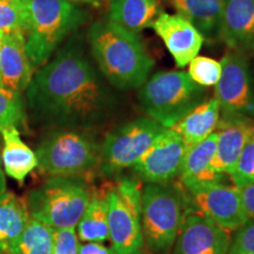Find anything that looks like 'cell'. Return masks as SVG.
Returning a JSON list of instances; mask_svg holds the SVG:
<instances>
[{
  "label": "cell",
  "mask_w": 254,
  "mask_h": 254,
  "mask_svg": "<svg viewBox=\"0 0 254 254\" xmlns=\"http://www.w3.org/2000/svg\"><path fill=\"white\" fill-rule=\"evenodd\" d=\"M205 98V87L195 84L185 71L155 73L138 92L139 103L148 118L165 128H171Z\"/></svg>",
  "instance_id": "cell-4"
},
{
  "label": "cell",
  "mask_w": 254,
  "mask_h": 254,
  "mask_svg": "<svg viewBox=\"0 0 254 254\" xmlns=\"http://www.w3.org/2000/svg\"><path fill=\"white\" fill-rule=\"evenodd\" d=\"M25 9L24 36L32 66L49 62L64 39L85 23L86 12L66 0H20Z\"/></svg>",
  "instance_id": "cell-3"
},
{
  "label": "cell",
  "mask_w": 254,
  "mask_h": 254,
  "mask_svg": "<svg viewBox=\"0 0 254 254\" xmlns=\"http://www.w3.org/2000/svg\"><path fill=\"white\" fill-rule=\"evenodd\" d=\"M189 190L199 213L222 230L237 231L250 221L238 187L213 182L194 186Z\"/></svg>",
  "instance_id": "cell-10"
},
{
  "label": "cell",
  "mask_w": 254,
  "mask_h": 254,
  "mask_svg": "<svg viewBox=\"0 0 254 254\" xmlns=\"http://www.w3.org/2000/svg\"><path fill=\"white\" fill-rule=\"evenodd\" d=\"M79 254H116L113 250L107 249L100 243H87L80 246Z\"/></svg>",
  "instance_id": "cell-33"
},
{
  "label": "cell",
  "mask_w": 254,
  "mask_h": 254,
  "mask_svg": "<svg viewBox=\"0 0 254 254\" xmlns=\"http://www.w3.org/2000/svg\"><path fill=\"white\" fill-rule=\"evenodd\" d=\"M160 12L159 0H109L107 19L139 33L151 27Z\"/></svg>",
  "instance_id": "cell-20"
},
{
  "label": "cell",
  "mask_w": 254,
  "mask_h": 254,
  "mask_svg": "<svg viewBox=\"0 0 254 254\" xmlns=\"http://www.w3.org/2000/svg\"><path fill=\"white\" fill-rule=\"evenodd\" d=\"M217 129V142L211 168L220 176H230L246 142L253 134L254 122L246 117L222 114Z\"/></svg>",
  "instance_id": "cell-15"
},
{
  "label": "cell",
  "mask_w": 254,
  "mask_h": 254,
  "mask_svg": "<svg viewBox=\"0 0 254 254\" xmlns=\"http://www.w3.org/2000/svg\"><path fill=\"white\" fill-rule=\"evenodd\" d=\"M25 28V9L20 0H0V32L11 33Z\"/></svg>",
  "instance_id": "cell-29"
},
{
  "label": "cell",
  "mask_w": 254,
  "mask_h": 254,
  "mask_svg": "<svg viewBox=\"0 0 254 254\" xmlns=\"http://www.w3.org/2000/svg\"><path fill=\"white\" fill-rule=\"evenodd\" d=\"M101 73L77 47H65L33 74L27 86L31 107L49 122L86 126L107 116L116 104Z\"/></svg>",
  "instance_id": "cell-1"
},
{
  "label": "cell",
  "mask_w": 254,
  "mask_h": 254,
  "mask_svg": "<svg viewBox=\"0 0 254 254\" xmlns=\"http://www.w3.org/2000/svg\"><path fill=\"white\" fill-rule=\"evenodd\" d=\"M4 148L1 164L5 173L15 182L23 184L25 178L38 166L37 155L21 140L17 127H8L1 131Z\"/></svg>",
  "instance_id": "cell-21"
},
{
  "label": "cell",
  "mask_w": 254,
  "mask_h": 254,
  "mask_svg": "<svg viewBox=\"0 0 254 254\" xmlns=\"http://www.w3.org/2000/svg\"><path fill=\"white\" fill-rule=\"evenodd\" d=\"M88 39L98 69L114 88L134 90L150 78L154 60L138 33L105 19L92 25Z\"/></svg>",
  "instance_id": "cell-2"
},
{
  "label": "cell",
  "mask_w": 254,
  "mask_h": 254,
  "mask_svg": "<svg viewBox=\"0 0 254 254\" xmlns=\"http://www.w3.org/2000/svg\"><path fill=\"white\" fill-rule=\"evenodd\" d=\"M78 236L86 243H103L109 236L107 194L91 196L84 214L78 222Z\"/></svg>",
  "instance_id": "cell-24"
},
{
  "label": "cell",
  "mask_w": 254,
  "mask_h": 254,
  "mask_svg": "<svg viewBox=\"0 0 254 254\" xmlns=\"http://www.w3.org/2000/svg\"><path fill=\"white\" fill-rule=\"evenodd\" d=\"M249 220L254 221V184L239 189Z\"/></svg>",
  "instance_id": "cell-32"
},
{
  "label": "cell",
  "mask_w": 254,
  "mask_h": 254,
  "mask_svg": "<svg viewBox=\"0 0 254 254\" xmlns=\"http://www.w3.org/2000/svg\"><path fill=\"white\" fill-rule=\"evenodd\" d=\"M190 78L201 87H213L221 77L222 66L219 60L204 56H196L189 63Z\"/></svg>",
  "instance_id": "cell-26"
},
{
  "label": "cell",
  "mask_w": 254,
  "mask_h": 254,
  "mask_svg": "<svg viewBox=\"0 0 254 254\" xmlns=\"http://www.w3.org/2000/svg\"><path fill=\"white\" fill-rule=\"evenodd\" d=\"M99 146L90 136L74 131H60L47 136L38 147V166L51 177L79 178L100 163Z\"/></svg>",
  "instance_id": "cell-7"
},
{
  "label": "cell",
  "mask_w": 254,
  "mask_h": 254,
  "mask_svg": "<svg viewBox=\"0 0 254 254\" xmlns=\"http://www.w3.org/2000/svg\"><path fill=\"white\" fill-rule=\"evenodd\" d=\"M141 232L153 254H168L183 225L179 193L165 184H146L141 189Z\"/></svg>",
  "instance_id": "cell-6"
},
{
  "label": "cell",
  "mask_w": 254,
  "mask_h": 254,
  "mask_svg": "<svg viewBox=\"0 0 254 254\" xmlns=\"http://www.w3.org/2000/svg\"><path fill=\"white\" fill-rule=\"evenodd\" d=\"M24 119V107L19 93L0 85V132L8 127H17Z\"/></svg>",
  "instance_id": "cell-27"
},
{
  "label": "cell",
  "mask_w": 254,
  "mask_h": 254,
  "mask_svg": "<svg viewBox=\"0 0 254 254\" xmlns=\"http://www.w3.org/2000/svg\"><path fill=\"white\" fill-rule=\"evenodd\" d=\"M79 239L75 227L55 228L53 254H79Z\"/></svg>",
  "instance_id": "cell-30"
},
{
  "label": "cell",
  "mask_w": 254,
  "mask_h": 254,
  "mask_svg": "<svg viewBox=\"0 0 254 254\" xmlns=\"http://www.w3.org/2000/svg\"><path fill=\"white\" fill-rule=\"evenodd\" d=\"M155 33L164 41L177 67L184 68L199 55L205 38L180 14L160 12L152 24Z\"/></svg>",
  "instance_id": "cell-13"
},
{
  "label": "cell",
  "mask_w": 254,
  "mask_h": 254,
  "mask_svg": "<svg viewBox=\"0 0 254 254\" xmlns=\"http://www.w3.org/2000/svg\"><path fill=\"white\" fill-rule=\"evenodd\" d=\"M1 159H0V200H1L2 196L5 195V193L7 192L6 190V179H5V174H4V170H2L1 166Z\"/></svg>",
  "instance_id": "cell-34"
},
{
  "label": "cell",
  "mask_w": 254,
  "mask_h": 254,
  "mask_svg": "<svg viewBox=\"0 0 254 254\" xmlns=\"http://www.w3.org/2000/svg\"><path fill=\"white\" fill-rule=\"evenodd\" d=\"M218 37L228 50L254 52V0H225Z\"/></svg>",
  "instance_id": "cell-16"
},
{
  "label": "cell",
  "mask_w": 254,
  "mask_h": 254,
  "mask_svg": "<svg viewBox=\"0 0 254 254\" xmlns=\"http://www.w3.org/2000/svg\"><path fill=\"white\" fill-rule=\"evenodd\" d=\"M33 77V66L26 52L23 31L4 34L0 50V85L20 93L26 90Z\"/></svg>",
  "instance_id": "cell-17"
},
{
  "label": "cell",
  "mask_w": 254,
  "mask_h": 254,
  "mask_svg": "<svg viewBox=\"0 0 254 254\" xmlns=\"http://www.w3.org/2000/svg\"><path fill=\"white\" fill-rule=\"evenodd\" d=\"M66 1L74 2V4H86L92 6H100L104 0H66Z\"/></svg>",
  "instance_id": "cell-35"
},
{
  "label": "cell",
  "mask_w": 254,
  "mask_h": 254,
  "mask_svg": "<svg viewBox=\"0 0 254 254\" xmlns=\"http://www.w3.org/2000/svg\"><path fill=\"white\" fill-rule=\"evenodd\" d=\"M215 142L217 132L212 133L205 140L186 150L179 177L187 190L202 184L221 182L222 176L214 173L211 168Z\"/></svg>",
  "instance_id": "cell-18"
},
{
  "label": "cell",
  "mask_w": 254,
  "mask_h": 254,
  "mask_svg": "<svg viewBox=\"0 0 254 254\" xmlns=\"http://www.w3.org/2000/svg\"><path fill=\"white\" fill-rule=\"evenodd\" d=\"M228 252L254 254V221L250 220L237 230L236 236L231 240Z\"/></svg>",
  "instance_id": "cell-31"
},
{
  "label": "cell",
  "mask_w": 254,
  "mask_h": 254,
  "mask_svg": "<svg viewBox=\"0 0 254 254\" xmlns=\"http://www.w3.org/2000/svg\"><path fill=\"white\" fill-rule=\"evenodd\" d=\"M53 231L55 228L31 218L9 254H53Z\"/></svg>",
  "instance_id": "cell-25"
},
{
  "label": "cell",
  "mask_w": 254,
  "mask_h": 254,
  "mask_svg": "<svg viewBox=\"0 0 254 254\" xmlns=\"http://www.w3.org/2000/svg\"><path fill=\"white\" fill-rule=\"evenodd\" d=\"M164 129L165 127L148 117L117 127L106 135L101 146L100 170L107 176H114L133 167Z\"/></svg>",
  "instance_id": "cell-8"
},
{
  "label": "cell",
  "mask_w": 254,
  "mask_h": 254,
  "mask_svg": "<svg viewBox=\"0 0 254 254\" xmlns=\"http://www.w3.org/2000/svg\"><path fill=\"white\" fill-rule=\"evenodd\" d=\"M230 232L200 213L184 218L173 254H228Z\"/></svg>",
  "instance_id": "cell-12"
},
{
  "label": "cell",
  "mask_w": 254,
  "mask_h": 254,
  "mask_svg": "<svg viewBox=\"0 0 254 254\" xmlns=\"http://www.w3.org/2000/svg\"><path fill=\"white\" fill-rule=\"evenodd\" d=\"M91 199L88 187L78 178L52 177L28 195L31 218L52 228L75 227Z\"/></svg>",
  "instance_id": "cell-5"
},
{
  "label": "cell",
  "mask_w": 254,
  "mask_h": 254,
  "mask_svg": "<svg viewBox=\"0 0 254 254\" xmlns=\"http://www.w3.org/2000/svg\"><path fill=\"white\" fill-rule=\"evenodd\" d=\"M230 177L238 189L254 184V132L246 142Z\"/></svg>",
  "instance_id": "cell-28"
},
{
  "label": "cell",
  "mask_w": 254,
  "mask_h": 254,
  "mask_svg": "<svg viewBox=\"0 0 254 254\" xmlns=\"http://www.w3.org/2000/svg\"><path fill=\"white\" fill-rule=\"evenodd\" d=\"M177 13L198 30L204 38L218 37L225 0H171Z\"/></svg>",
  "instance_id": "cell-23"
},
{
  "label": "cell",
  "mask_w": 254,
  "mask_h": 254,
  "mask_svg": "<svg viewBox=\"0 0 254 254\" xmlns=\"http://www.w3.org/2000/svg\"><path fill=\"white\" fill-rule=\"evenodd\" d=\"M30 219L27 202L6 192L0 200V254H9Z\"/></svg>",
  "instance_id": "cell-22"
},
{
  "label": "cell",
  "mask_w": 254,
  "mask_h": 254,
  "mask_svg": "<svg viewBox=\"0 0 254 254\" xmlns=\"http://www.w3.org/2000/svg\"><path fill=\"white\" fill-rule=\"evenodd\" d=\"M185 152L186 146L180 135L165 128L133 168L146 184H166L179 176Z\"/></svg>",
  "instance_id": "cell-11"
},
{
  "label": "cell",
  "mask_w": 254,
  "mask_h": 254,
  "mask_svg": "<svg viewBox=\"0 0 254 254\" xmlns=\"http://www.w3.org/2000/svg\"><path fill=\"white\" fill-rule=\"evenodd\" d=\"M228 254H251V253H233V252H228Z\"/></svg>",
  "instance_id": "cell-37"
},
{
  "label": "cell",
  "mask_w": 254,
  "mask_h": 254,
  "mask_svg": "<svg viewBox=\"0 0 254 254\" xmlns=\"http://www.w3.org/2000/svg\"><path fill=\"white\" fill-rule=\"evenodd\" d=\"M2 39H4V33L0 32V50H1V46H2Z\"/></svg>",
  "instance_id": "cell-36"
},
{
  "label": "cell",
  "mask_w": 254,
  "mask_h": 254,
  "mask_svg": "<svg viewBox=\"0 0 254 254\" xmlns=\"http://www.w3.org/2000/svg\"><path fill=\"white\" fill-rule=\"evenodd\" d=\"M220 62L222 72L214 98L222 114L254 119V78L247 55L228 50Z\"/></svg>",
  "instance_id": "cell-9"
},
{
  "label": "cell",
  "mask_w": 254,
  "mask_h": 254,
  "mask_svg": "<svg viewBox=\"0 0 254 254\" xmlns=\"http://www.w3.org/2000/svg\"><path fill=\"white\" fill-rule=\"evenodd\" d=\"M220 105L213 97L199 104L170 129L180 135L187 150L214 133L220 120Z\"/></svg>",
  "instance_id": "cell-19"
},
{
  "label": "cell",
  "mask_w": 254,
  "mask_h": 254,
  "mask_svg": "<svg viewBox=\"0 0 254 254\" xmlns=\"http://www.w3.org/2000/svg\"><path fill=\"white\" fill-rule=\"evenodd\" d=\"M109 236L116 254H140L144 238L141 232V207L126 204L116 190L107 193Z\"/></svg>",
  "instance_id": "cell-14"
}]
</instances>
